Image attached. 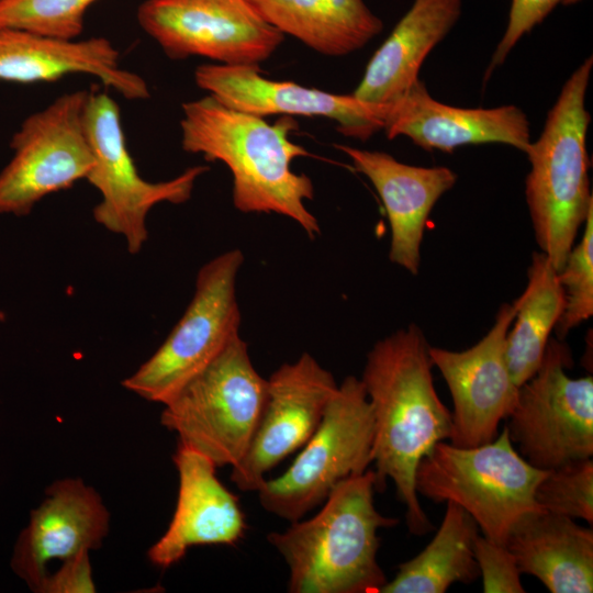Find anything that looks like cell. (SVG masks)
I'll use <instances>...</instances> for the list:
<instances>
[{
    "label": "cell",
    "mask_w": 593,
    "mask_h": 593,
    "mask_svg": "<svg viewBox=\"0 0 593 593\" xmlns=\"http://www.w3.org/2000/svg\"><path fill=\"white\" fill-rule=\"evenodd\" d=\"M428 349L424 333L411 324L374 344L360 379L373 414L376 491L393 481L415 535L433 529L415 488L418 463L452 432L451 413L435 390Z\"/></svg>",
    "instance_id": "6da1fadb"
},
{
    "label": "cell",
    "mask_w": 593,
    "mask_h": 593,
    "mask_svg": "<svg viewBox=\"0 0 593 593\" xmlns=\"http://www.w3.org/2000/svg\"><path fill=\"white\" fill-rule=\"evenodd\" d=\"M181 147L221 161L233 177V204L244 213H276L298 223L314 238L316 217L305 201L312 200L310 177L291 169L307 150L290 139L296 122L282 116L270 124L262 116L228 108L208 94L182 103Z\"/></svg>",
    "instance_id": "7a4b0ae2"
},
{
    "label": "cell",
    "mask_w": 593,
    "mask_h": 593,
    "mask_svg": "<svg viewBox=\"0 0 593 593\" xmlns=\"http://www.w3.org/2000/svg\"><path fill=\"white\" fill-rule=\"evenodd\" d=\"M374 470L340 481L311 518L267 535L289 568L290 593H380L388 579L378 562L380 528L399 519L373 502Z\"/></svg>",
    "instance_id": "3957f363"
},
{
    "label": "cell",
    "mask_w": 593,
    "mask_h": 593,
    "mask_svg": "<svg viewBox=\"0 0 593 593\" xmlns=\"http://www.w3.org/2000/svg\"><path fill=\"white\" fill-rule=\"evenodd\" d=\"M592 66L589 56L570 75L541 134L525 153L530 163L525 195L535 238L557 271L593 206L586 152L591 115L585 108Z\"/></svg>",
    "instance_id": "277c9868"
},
{
    "label": "cell",
    "mask_w": 593,
    "mask_h": 593,
    "mask_svg": "<svg viewBox=\"0 0 593 593\" xmlns=\"http://www.w3.org/2000/svg\"><path fill=\"white\" fill-rule=\"evenodd\" d=\"M545 473L518 454L504 426L495 439L477 447L437 443L418 463L415 488L434 502L459 505L484 537L505 545L522 516L541 511L535 490Z\"/></svg>",
    "instance_id": "5b68a950"
},
{
    "label": "cell",
    "mask_w": 593,
    "mask_h": 593,
    "mask_svg": "<svg viewBox=\"0 0 593 593\" xmlns=\"http://www.w3.org/2000/svg\"><path fill=\"white\" fill-rule=\"evenodd\" d=\"M267 399V379L254 367L238 335L197 377L164 404L160 423L179 444L216 468L236 466L246 454Z\"/></svg>",
    "instance_id": "8992f818"
},
{
    "label": "cell",
    "mask_w": 593,
    "mask_h": 593,
    "mask_svg": "<svg viewBox=\"0 0 593 593\" xmlns=\"http://www.w3.org/2000/svg\"><path fill=\"white\" fill-rule=\"evenodd\" d=\"M373 414L360 379L348 376L290 467L257 491L265 511L289 523L321 505L343 480L372 463Z\"/></svg>",
    "instance_id": "52a82bcc"
},
{
    "label": "cell",
    "mask_w": 593,
    "mask_h": 593,
    "mask_svg": "<svg viewBox=\"0 0 593 593\" xmlns=\"http://www.w3.org/2000/svg\"><path fill=\"white\" fill-rule=\"evenodd\" d=\"M243 262V253L232 249L200 268L181 318L158 349L122 381L126 390L164 405L239 335L236 280Z\"/></svg>",
    "instance_id": "ba28073f"
},
{
    "label": "cell",
    "mask_w": 593,
    "mask_h": 593,
    "mask_svg": "<svg viewBox=\"0 0 593 593\" xmlns=\"http://www.w3.org/2000/svg\"><path fill=\"white\" fill-rule=\"evenodd\" d=\"M85 130L93 157L86 180L101 197L92 210L93 219L122 236L130 254H138L148 238L149 211L163 202L188 201L195 181L209 167L193 166L166 181L142 178L126 145L120 107L103 91L89 92Z\"/></svg>",
    "instance_id": "9c48e42d"
},
{
    "label": "cell",
    "mask_w": 593,
    "mask_h": 593,
    "mask_svg": "<svg viewBox=\"0 0 593 593\" xmlns=\"http://www.w3.org/2000/svg\"><path fill=\"white\" fill-rule=\"evenodd\" d=\"M572 354L550 338L537 371L518 387L508 436L532 466L550 470L593 456V378H570Z\"/></svg>",
    "instance_id": "30bf717a"
},
{
    "label": "cell",
    "mask_w": 593,
    "mask_h": 593,
    "mask_svg": "<svg viewBox=\"0 0 593 593\" xmlns=\"http://www.w3.org/2000/svg\"><path fill=\"white\" fill-rule=\"evenodd\" d=\"M90 90H75L29 115L13 134L0 172V214L23 216L45 197L86 179L93 157L85 130Z\"/></svg>",
    "instance_id": "8fae6325"
},
{
    "label": "cell",
    "mask_w": 593,
    "mask_h": 593,
    "mask_svg": "<svg viewBox=\"0 0 593 593\" xmlns=\"http://www.w3.org/2000/svg\"><path fill=\"white\" fill-rule=\"evenodd\" d=\"M136 19L171 59L259 66L284 40L249 0H145Z\"/></svg>",
    "instance_id": "7c38bea8"
},
{
    "label": "cell",
    "mask_w": 593,
    "mask_h": 593,
    "mask_svg": "<svg viewBox=\"0 0 593 593\" xmlns=\"http://www.w3.org/2000/svg\"><path fill=\"white\" fill-rule=\"evenodd\" d=\"M516 303L500 306L493 326L472 347L452 351L429 346L432 362L450 391L454 411L450 444L477 447L499 435L500 422L514 409L518 385L506 360V335Z\"/></svg>",
    "instance_id": "4fadbf2b"
},
{
    "label": "cell",
    "mask_w": 593,
    "mask_h": 593,
    "mask_svg": "<svg viewBox=\"0 0 593 593\" xmlns=\"http://www.w3.org/2000/svg\"><path fill=\"white\" fill-rule=\"evenodd\" d=\"M337 387L334 376L307 353L275 370L249 447L232 467V482L240 491L257 492L266 473L310 439Z\"/></svg>",
    "instance_id": "5bb4252c"
},
{
    "label": "cell",
    "mask_w": 593,
    "mask_h": 593,
    "mask_svg": "<svg viewBox=\"0 0 593 593\" xmlns=\"http://www.w3.org/2000/svg\"><path fill=\"white\" fill-rule=\"evenodd\" d=\"M199 88L224 105L266 118L268 115L325 118L337 123L346 137L367 141L384 130L391 103L378 104L264 77L257 65L204 64L197 67Z\"/></svg>",
    "instance_id": "9a60e30c"
},
{
    "label": "cell",
    "mask_w": 593,
    "mask_h": 593,
    "mask_svg": "<svg viewBox=\"0 0 593 593\" xmlns=\"http://www.w3.org/2000/svg\"><path fill=\"white\" fill-rule=\"evenodd\" d=\"M110 513L99 493L81 479L52 483L30 515L13 549L11 567L27 586L42 593L47 564H61L89 556L107 537Z\"/></svg>",
    "instance_id": "2e32d148"
},
{
    "label": "cell",
    "mask_w": 593,
    "mask_h": 593,
    "mask_svg": "<svg viewBox=\"0 0 593 593\" xmlns=\"http://www.w3.org/2000/svg\"><path fill=\"white\" fill-rule=\"evenodd\" d=\"M179 486L172 518L147 551L149 561L167 569L194 546H235L247 523L238 497L216 477V466L202 454L178 444L172 456Z\"/></svg>",
    "instance_id": "e0dca14e"
},
{
    "label": "cell",
    "mask_w": 593,
    "mask_h": 593,
    "mask_svg": "<svg viewBox=\"0 0 593 593\" xmlns=\"http://www.w3.org/2000/svg\"><path fill=\"white\" fill-rule=\"evenodd\" d=\"M383 131L390 139L406 136L423 149L445 153L486 143L506 144L526 153L532 143L529 120L521 108L452 107L434 99L421 79L391 102Z\"/></svg>",
    "instance_id": "ac0fdd59"
},
{
    "label": "cell",
    "mask_w": 593,
    "mask_h": 593,
    "mask_svg": "<svg viewBox=\"0 0 593 593\" xmlns=\"http://www.w3.org/2000/svg\"><path fill=\"white\" fill-rule=\"evenodd\" d=\"M69 75L96 77L128 100L150 97L147 82L120 64V53L105 37L64 40L0 26V80L31 85Z\"/></svg>",
    "instance_id": "d6986e66"
},
{
    "label": "cell",
    "mask_w": 593,
    "mask_h": 593,
    "mask_svg": "<svg viewBox=\"0 0 593 593\" xmlns=\"http://www.w3.org/2000/svg\"><path fill=\"white\" fill-rule=\"evenodd\" d=\"M335 147L371 181L384 205L391 228L390 260L416 275L427 219L440 197L455 186L456 172L444 166L404 164L383 152Z\"/></svg>",
    "instance_id": "ffe728a7"
},
{
    "label": "cell",
    "mask_w": 593,
    "mask_h": 593,
    "mask_svg": "<svg viewBox=\"0 0 593 593\" xmlns=\"http://www.w3.org/2000/svg\"><path fill=\"white\" fill-rule=\"evenodd\" d=\"M461 10L462 0H414L371 56L353 93L378 104L402 97L419 79L424 60L456 25Z\"/></svg>",
    "instance_id": "44dd1931"
},
{
    "label": "cell",
    "mask_w": 593,
    "mask_h": 593,
    "mask_svg": "<svg viewBox=\"0 0 593 593\" xmlns=\"http://www.w3.org/2000/svg\"><path fill=\"white\" fill-rule=\"evenodd\" d=\"M506 548L521 573L536 577L551 593L593 591V530L573 518L530 512L511 528Z\"/></svg>",
    "instance_id": "7402d4cb"
},
{
    "label": "cell",
    "mask_w": 593,
    "mask_h": 593,
    "mask_svg": "<svg viewBox=\"0 0 593 593\" xmlns=\"http://www.w3.org/2000/svg\"><path fill=\"white\" fill-rule=\"evenodd\" d=\"M284 36L311 49L340 57L367 45L383 29L363 0H249Z\"/></svg>",
    "instance_id": "603a6c76"
},
{
    "label": "cell",
    "mask_w": 593,
    "mask_h": 593,
    "mask_svg": "<svg viewBox=\"0 0 593 593\" xmlns=\"http://www.w3.org/2000/svg\"><path fill=\"white\" fill-rule=\"evenodd\" d=\"M443 522L417 556L401 563L380 593H444L452 583H471L480 575L473 553L474 519L459 505L446 502Z\"/></svg>",
    "instance_id": "cb8c5ba5"
},
{
    "label": "cell",
    "mask_w": 593,
    "mask_h": 593,
    "mask_svg": "<svg viewBox=\"0 0 593 593\" xmlns=\"http://www.w3.org/2000/svg\"><path fill=\"white\" fill-rule=\"evenodd\" d=\"M527 278L506 335V360L518 387L537 371L566 305L558 271L544 253L533 254Z\"/></svg>",
    "instance_id": "d4e9b609"
},
{
    "label": "cell",
    "mask_w": 593,
    "mask_h": 593,
    "mask_svg": "<svg viewBox=\"0 0 593 593\" xmlns=\"http://www.w3.org/2000/svg\"><path fill=\"white\" fill-rule=\"evenodd\" d=\"M99 0H0V26L76 40L88 9Z\"/></svg>",
    "instance_id": "484cf974"
},
{
    "label": "cell",
    "mask_w": 593,
    "mask_h": 593,
    "mask_svg": "<svg viewBox=\"0 0 593 593\" xmlns=\"http://www.w3.org/2000/svg\"><path fill=\"white\" fill-rule=\"evenodd\" d=\"M541 511L593 522V461L575 460L546 470L535 490Z\"/></svg>",
    "instance_id": "4316f807"
},
{
    "label": "cell",
    "mask_w": 593,
    "mask_h": 593,
    "mask_svg": "<svg viewBox=\"0 0 593 593\" xmlns=\"http://www.w3.org/2000/svg\"><path fill=\"white\" fill-rule=\"evenodd\" d=\"M558 278L566 305L555 331L558 339H563L593 314V206L584 221L582 239L572 247Z\"/></svg>",
    "instance_id": "83f0119b"
},
{
    "label": "cell",
    "mask_w": 593,
    "mask_h": 593,
    "mask_svg": "<svg viewBox=\"0 0 593 593\" xmlns=\"http://www.w3.org/2000/svg\"><path fill=\"white\" fill-rule=\"evenodd\" d=\"M473 553L482 577L483 592H525L516 560L505 545L478 534L473 541Z\"/></svg>",
    "instance_id": "f1b7e54d"
},
{
    "label": "cell",
    "mask_w": 593,
    "mask_h": 593,
    "mask_svg": "<svg viewBox=\"0 0 593 593\" xmlns=\"http://www.w3.org/2000/svg\"><path fill=\"white\" fill-rule=\"evenodd\" d=\"M563 0H511L508 20L491 61L484 72L486 82L494 69L501 66L518 41L540 24Z\"/></svg>",
    "instance_id": "f546056e"
},
{
    "label": "cell",
    "mask_w": 593,
    "mask_h": 593,
    "mask_svg": "<svg viewBox=\"0 0 593 593\" xmlns=\"http://www.w3.org/2000/svg\"><path fill=\"white\" fill-rule=\"evenodd\" d=\"M89 556L60 564L49 573L42 593H88L94 592Z\"/></svg>",
    "instance_id": "4dcf8cb0"
},
{
    "label": "cell",
    "mask_w": 593,
    "mask_h": 593,
    "mask_svg": "<svg viewBox=\"0 0 593 593\" xmlns=\"http://www.w3.org/2000/svg\"><path fill=\"white\" fill-rule=\"evenodd\" d=\"M580 1H582V0H563L562 4L571 5V4H575V3L580 2Z\"/></svg>",
    "instance_id": "1f68e13d"
}]
</instances>
